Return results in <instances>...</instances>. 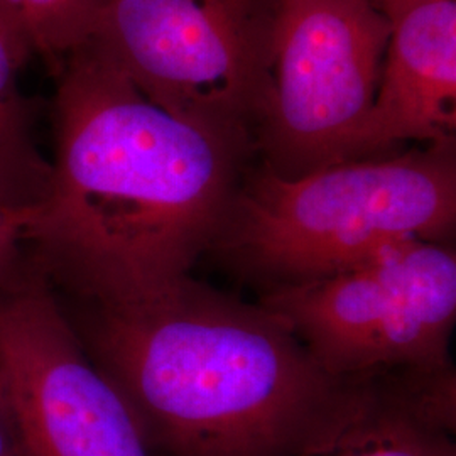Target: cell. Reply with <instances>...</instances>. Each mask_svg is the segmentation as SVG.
<instances>
[{"label": "cell", "instance_id": "cell-1", "mask_svg": "<svg viewBox=\"0 0 456 456\" xmlns=\"http://www.w3.org/2000/svg\"><path fill=\"white\" fill-rule=\"evenodd\" d=\"M54 75V159L22 228L37 269L92 303L139 301L191 276L252 146L154 103L88 41Z\"/></svg>", "mask_w": 456, "mask_h": 456}, {"label": "cell", "instance_id": "cell-2", "mask_svg": "<svg viewBox=\"0 0 456 456\" xmlns=\"http://www.w3.org/2000/svg\"><path fill=\"white\" fill-rule=\"evenodd\" d=\"M63 308L152 456H277L338 384L259 301L193 276L139 301Z\"/></svg>", "mask_w": 456, "mask_h": 456}, {"label": "cell", "instance_id": "cell-3", "mask_svg": "<svg viewBox=\"0 0 456 456\" xmlns=\"http://www.w3.org/2000/svg\"><path fill=\"white\" fill-rule=\"evenodd\" d=\"M456 142L286 178L247 173L210 254L259 293L330 276L408 240L453 244Z\"/></svg>", "mask_w": 456, "mask_h": 456}, {"label": "cell", "instance_id": "cell-4", "mask_svg": "<svg viewBox=\"0 0 456 456\" xmlns=\"http://www.w3.org/2000/svg\"><path fill=\"white\" fill-rule=\"evenodd\" d=\"M331 379L452 369L455 245L408 240L330 276L262 291Z\"/></svg>", "mask_w": 456, "mask_h": 456}, {"label": "cell", "instance_id": "cell-5", "mask_svg": "<svg viewBox=\"0 0 456 456\" xmlns=\"http://www.w3.org/2000/svg\"><path fill=\"white\" fill-rule=\"evenodd\" d=\"M271 20L273 0H102L88 43L154 103L254 147Z\"/></svg>", "mask_w": 456, "mask_h": 456}, {"label": "cell", "instance_id": "cell-6", "mask_svg": "<svg viewBox=\"0 0 456 456\" xmlns=\"http://www.w3.org/2000/svg\"><path fill=\"white\" fill-rule=\"evenodd\" d=\"M389 33L374 0H273L271 94L254 134L262 166L294 178L352 161Z\"/></svg>", "mask_w": 456, "mask_h": 456}, {"label": "cell", "instance_id": "cell-7", "mask_svg": "<svg viewBox=\"0 0 456 456\" xmlns=\"http://www.w3.org/2000/svg\"><path fill=\"white\" fill-rule=\"evenodd\" d=\"M0 387L26 456H152L39 269L0 286Z\"/></svg>", "mask_w": 456, "mask_h": 456}, {"label": "cell", "instance_id": "cell-8", "mask_svg": "<svg viewBox=\"0 0 456 456\" xmlns=\"http://www.w3.org/2000/svg\"><path fill=\"white\" fill-rule=\"evenodd\" d=\"M455 367L338 379L277 456H456Z\"/></svg>", "mask_w": 456, "mask_h": 456}, {"label": "cell", "instance_id": "cell-9", "mask_svg": "<svg viewBox=\"0 0 456 456\" xmlns=\"http://www.w3.org/2000/svg\"><path fill=\"white\" fill-rule=\"evenodd\" d=\"M389 41L352 161L404 142H456V0H374Z\"/></svg>", "mask_w": 456, "mask_h": 456}, {"label": "cell", "instance_id": "cell-10", "mask_svg": "<svg viewBox=\"0 0 456 456\" xmlns=\"http://www.w3.org/2000/svg\"><path fill=\"white\" fill-rule=\"evenodd\" d=\"M33 56L22 34L0 16V198L22 212L43 198L51 173L34 147L29 100L19 88V73Z\"/></svg>", "mask_w": 456, "mask_h": 456}, {"label": "cell", "instance_id": "cell-11", "mask_svg": "<svg viewBox=\"0 0 456 456\" xmlns=\"http://www.w3.org/2000/svg\"><path fill=\"white\" fill-rule=\"evenodd\" d=\"M102 0H0V16L53 73L88 41Z\"/></svg>", "mask_w": 456, "mask_h": 456}, {"label": "cell", "instance_id": "cell-12", "mask_svg": "<svg viewBox=\"0 0 456 456\" xmlns=\"http://www.w3.org/2000/svg\"><path fill=\"white\" fill-rule=\"evenodd\" d=\"M26 212L0 198V286L20 273V247Z\"/></svg>", "mask_w": 456, "mask_h": 456}, {"label": "cell", "instance_id": "cell-13", "mask_svg": "<svg viewBox=\"0 0 456 456\" xmlns=\"http://www.w3.org/2000/svg\"><path fill=\"white\" fill-rule=\"evenodd\" d=\"M0 456H26L7 399L0 387Z\"/></svg>", "mask_w": 456, "mask_h": 456}]
</instances>
